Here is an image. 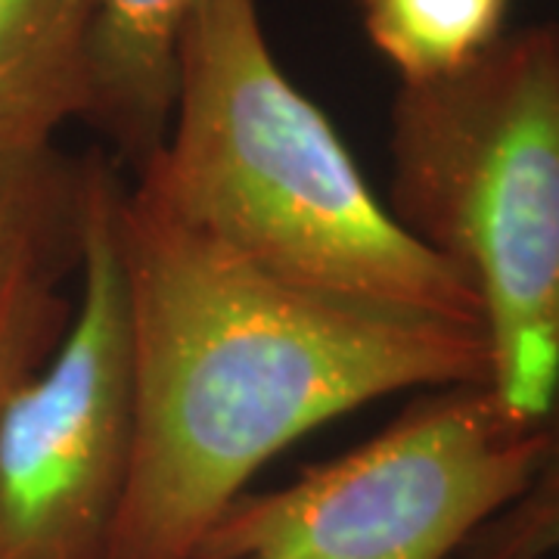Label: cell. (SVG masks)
<instances>
[{
    "mask_svg": "<svg viewBox=\"0 0 559 559\" xmlns=\"http://www.w3.org/2000/svg\"><path fill=\"white\" fill-rule=\"evenodd\" d=\"M360 25L401 84L448 79L503 35L510 0H355Z\"/></svg>",
    "mask_w": 559,
    "mask_h": 559,
    "instance_id": "ba28073f",
    "label": "cell"
},
{
    "mask_svg": "<svg viewBox=\"0 0 559 559\" xmlns=\"http://www.w3.org/2000/svg\"><path fill=\"white\" fill-rule=\"evenodd\" d=\"M69 267L38 249H0V411L57 348L72 318L60 293Z\"/></svg>",
    "mask_w": 559,
    "mask_h": 559,
    "instance_id": "30bf717a",
    "label": "cell"
},
{
    "mask_svg": "<svg viewBox=\"0 0 559 559\" xmlns=\"http://www.w3.org/2000/svg\"><path fill=\"white\" fill-rule=\"evenodd\" d=\"M87 97V0H0V140L57 143Z\"/></svg>",
    "mask_w": 559,
    "mask_h": 559,
    "instance_id": "52a82bcc",
    "label": "cell"
},
{
    "mask_svg": "<svg viewBox=\"0 0 559 559\" xmlns=\"http://www.w3.org/2000/svg\"><path fill=\"white\" fill-rule=\"evenodd\" d=\"M84 159L79 308L0 411V559H109L134 451V348L116 205Z\"/></svg>",
    "mask_w": 559,
    "mask_h": 559,
    "instance_id": "5b68a950",
    "label": "cell"
},
{
    "mask_svg": "<svg viewBox=\"0 0 559 559\" xmlns=\"http://www.w3.org/2000/svg\"><path fill=\"white\" fill-rule=\"evenodd\" d=\"M540 451V419L491 382L426 389L355 451L242 491L193 559H454L525 491Z\"/></svg>",
    "mask_w": 559,
    "mask_h": 559,
    "instance_id": "277c9868",
    "label": "cell"
},
{
    "mask_svg": "<svg viewBox=\"0 0 559 559\" xmlns=\"http://www.w3.org/2000/svg\"><path fill=\"white\" fill-rule=\"evenodd\" d=\"M540 426L544 451L532 481L454 559H550L559 554V380Z\"/></svg>",
    "mask_w": 559,
    "mask_h": 559,
    "instance_id": "8fae6325",
    "label": "cell"
},
{
    "mask_svg": "<svg viewBox=\"0 0 559 559\" xmlns=\"http://www.w3.org/2000/svg\"><path fill=\"white\" fill-rule=\"evenodd\" d=\"M134 187L264 274L481 323L463 280L401 227L333 121L283 72L259 0H193L171 121Z\"/></svg>",
    "mask_w": 559,
    "mask_h": 559,
    "instance_id": "7a4b0ae2",
    "label": "cell"
},
{
    "mask_svg": "<svg viewBox=\"0 0 559 559\" xmlns=\"http://www.w3.org/2000/svg\"><path fill=\"white\" fill-rule=\"evenodd\" d=\"M134 451L109 559H193L261 466L395 392L491 382L479 320L296 286L165 215L116 205Z\"/></svg>",
    "mask_w": 559,
    "mask_h": 559,
    "instance_id": "6da1fadb",
    "label": "cell"
},
{
    "mask_svg": "<svg viewBox=\"0 0 559 559\" xmlns=\"http://www.w3.org/2000/svg\"><path fill=\"white\" fill-rule=\"evenodd\" d=\"M84 162L57 143L0 140V249H38L79 264Z\"/></svg>",
    "mask_w": 559,
    "mask_h": 559,
    "instance_id": "9c48e42d",
    "label": "cell"
},
{
    "mask_svg": "<svg viewBox=\"0 0 559 559\" xmlns=\"http://www.w3.org/2000/svg\"><path fill=\"white\" fill-rule=\"evenodd\" d=\"M389 153V212L473 293L495 392L544 419L559 380V25L401 84Z\"/></svg>",
    "mask_w": 559,
    "mask_h": 559,
    "instance_id": "3957f363",
    "label": "cell"
},
{
    "mask_svg": "<svg viewBox=\"0 0 559 559\" xmlns=\"http://www.w3.org/2000/svg\"><path fill=\"white\" fill-rule=\"evenodd\" d=\"M193 0H87V116L138 171L159 153Z\"/></svg>",
    "mask_w": 559,
    "mask_h": 559,
    "instance_id": "8992f818",
    "label": "cell"
}]
</instances>
